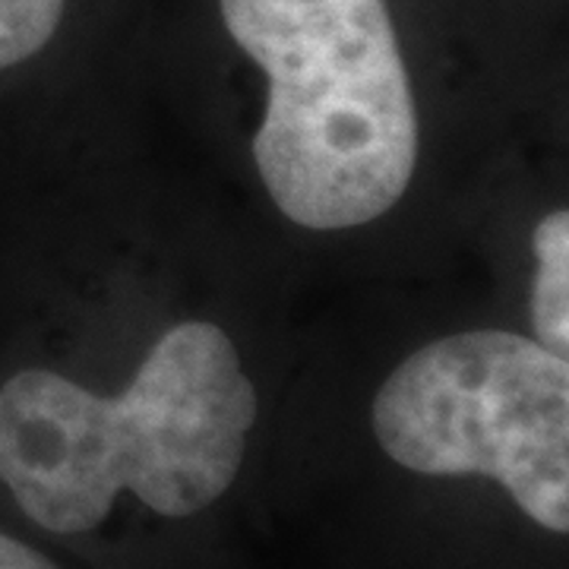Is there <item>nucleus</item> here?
Here are the masks:
<instances>
[{"mask_svg": "<svg viewBox=\"0 0 569 569\" xmlns=\"http://www.w3.org/2000/svg\"><path fill=\"white\" fill-rule=\"evenodd\" d=\"M257 421V389L219 326H171L121 396L54 370L0 387V481L54 535L102 526L121 490L183 519L234 485Z\"/></svg>", "mask_w": 569, "mask_h": 569, "instance_id": "nucleus-1", "label": "nucleus"}, {"mask_svg": "<svg viewBox=\"0 0 569 569\" xmlns=\"http://www.w3.org/2000/svg\"><path fill=\"white\" fill-rule=\"evenodd\" d=\"M222 20L269 77L253 162L279 212L342 231L399 203L418 114L387 0H222Z\"/></svg>", "mask_w": 569, "mask_h": 569, "instance_id": "nucleus-2", "label": "nucleus"}, {"mask_svg": "<svg viewBox=\"0 0 569 569\" xmlns=\"http://www.w3.org/2000/svg\"><path fill=\"white\" fill-rule=\"evenodd\" d=\"M373 433L392 462L481 475L553 535L569 531V361L516 332L437 339L387 377Z\"/></svg>", "mask_w": 569, "mask_h": 569, "instance_id": "nucleus-3", "label": "nucleus"}, {"mask_svg": "<svg viewBox=\"0 0 569 569\" xmlns=\"http://www.w3.org/2000/svg\"><path fill=\"white\" fill-rule=\"evenodd\" d=\"M531 323L538 346L567 358L569 351V212L553 209L535 228Z\"/></svg>", "mask_w": 569, "mask_h": 569, "instance_id": "nucleus-4", "label": "nucleus"}, {"mask_svg": "<svg viewBox=\"0 0 569 569\" xmlns=\"http://www.w3.org/2000/svg\"><path fill=\"white\" fill-rule=\"evenodd\" d=\"M61 17L63 0H0V70L39 54Z\"/></svg>", "mask_w": 569, "mask_h": 569, "instance_id": "nucleus-5", "label": "nucleus"}, {"mask_svg": "<svg viewBox=\"0 0 569 569\" xmlns=\"http://www.w3.org/2000/svg\"><path fill=\"white\" fill-rule=\"evenodd\" d=\"M0 569H58L48 557H41L39 550L22 545L17 538L0 531Z\"/></svg>", "mask_w": 569, "mask_h": 569, "instance_id": "nucleus-6", "label": "nucleus"}]
</instances>
